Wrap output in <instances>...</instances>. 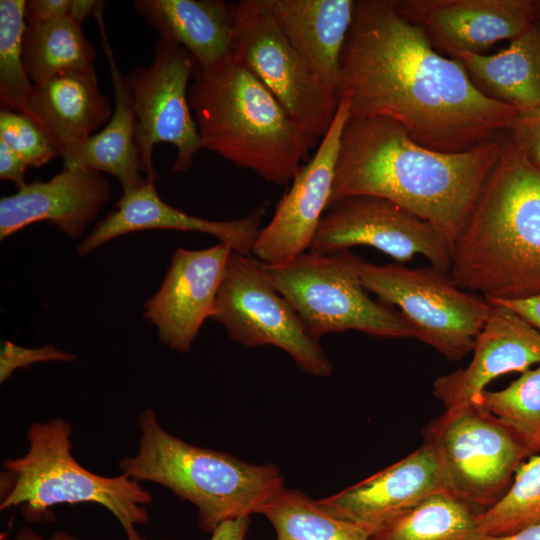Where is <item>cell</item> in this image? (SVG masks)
<instances>
[{"mask_svg": "<svg viewBox=\"0 0 540 540\" xmlns=\"http://www.w3.org/2000/svg\"><path fill=\"white\" fill-rule=\"evenodd\" d=\"M350 118L386 117L420 145L468 151L508 130L519 114L482 94L457 59L440 54L395 0H357L340 60L338 96Z\"/></svg>", "mask_w": 540, "mask_h": 540, "instance_id": "6da1fadb", "label": "cell"}, {"mask_svg": "<svg viewBox=\"0 0 540 540\" xmlns=\"http://www.w3.org/2000/svg\"><path fill=\"white\" fill-rule=\"evenodd\" d=\"M501 136L468 151L441 152L415 142L392 119L349 118L328 207L350 196L385 198L435 226L452 250L497 161Z\"/></svg>", "mask_w": 540, "mask_h": 540, "instance_id": "7a4b0ae2", "label": "cell"}, {"mask_svg": "<svg viewBox=\"0 0 540 540\" xmlns=\"http://www.w3.org/2000/svg\"><path fill=\"white\" fill-rule=\"evenodd\" d=\"M450 280L485 299L540 294V168L508 136L452 250Z\"/></svg>", "mask_w": 540, "mask_h": 540, "instance_id": "3957f363", "label": "cell"}, {"mask_svg": "<svg viewBox=\"0 0 540 540\" xmlns=\"http://www.w3.org/2000/svg\"><path fill=\"white\" fill-rule=\"evenodd\" d=\"M202 148L268 182L294 179L317 143L231 54L198 68L188 92Z\"/></svg>", "mask_w": 540, "mask_h": 540, "instance_id": "277c9868", "label": "cell"}, {"mask_svg": "<svg viewBox=\"0 0 540 540\" xmlns=\"http://www.w3.org/2000/svg\"><path fill=\"white\" fill-rule=\"evenodd\" d=\"M137 425V451L119 461L121 473L161 485L190 502L203 532L211 533L226 520L259 514L285 489L275 465L248 463L192 445L163 428L153 409L140 413Z\"/></svg>", "mask_w": 540, "mask_h": 540, "instance_id": "5b68a950", "label": "cell"}, {"mask_svg": "<svg viewBox=\"0 0 540 540\" xmlns=\"http://www.w3.org/2000/svg\"><path fill=\"white\" fill-rule=\"evenodd\" d=\"M72 427L62 417L31 423L25 454L2 461L0 510L20 507L28 522L52 518L57 505L97 504L119 522L126 540H146L137 530L149 522V491L120 473L107 477L81 466L72 455Z\"/></svg>", "mask_w": 540, "mask_h": 540, "instance_id": "8992f818", "label": "cell"}, {"mask_svg": "<svg viewBox=\"0 0 540 540\" xmlns=\"http://www.w3.org/2000/svg\"><path fill=\"white\" fill-rule=\"evenodd\" d=\"M363 259L349 251L304 252L278 264H264L269 279L316 340L355 330L380 338H410L401 314L373 300L363 286Z\"/></svg>", "mask_w": 540, "mask_h": 540, "instance_id": "52a82bcc", "label": "cell"}, {"mask_svg": "<svg viewBox=\"0 0 540 540\" xmlns=\"http://www.w3.org/2000/svg\"><path fill=\"white\" fill-rule=\"evenodd\" d=\"M360 276L367 291L399 309L413 337L450 360H460L473 350L490 314L491 304L485 298L457 287L447 274L432 267L362 260Z\"/></svg>", "mask_w": 540, "mask_h": 540, "instance_id": "ba28073f", "label": "cell"}, {"mask_svg": "<svg viewBox=\"0 0 540 540\" xmlns=\"http://www.w3.org/2000/svg\"><path fill=\"white\" fill-rule=\"evenodd\" d=\"M231 56L260 80L317 143L326 135L339 97L314 74L277 23L271 0L233 4Z\"/></svg>", "mask_w": 540, "mask_h": 540, "instance_id": "9c48e42d", "label": "cell"}, {"mask_svg": "<svg viewBox=\"0 0 540 540\" xmlns=\"http://www.w3.org/2000/svg\"><path fill=\"white\" fill-rule=\"evenodd\" d=\"M211 318L234 342L278 347L310 375L327 377L333 372L319 341L273 286L264 263L250 254H230Z\"/></svg>", "mask_w": 540, "mask_h": 540, "instance_id": "30bf717a", "label": "cell"}, {"mask_svg": "<svg viewBox=\"0 0 540 540\" xmlns=\"http://www.w3.org/2000/svg\"><path fill=\"white\" fill-rule=\"evenodd\" d=\"M425 431L445 490L477 514L504 495L528 457L515 437L479 406L445 411Z\"/></svg>", "mask_w": 540, "mask_h": 540, "instance_id": "8fae6325", "label": "cell"}, {"mask_svg": "<svg viewBox=\"0 0 540 540\" xmlns=\"http://www.w3.org/2000/svg\"><path fill=\"white\" fill-rule=\"evenodd\" d=\"M149 66L138 65L125 76L136 117V143L142 172L156 183L153 148L169 143L177 149L173 173L188 170L202 149L197 123L189 105V80L199 68L182 46L159 38Z\"/></svg>", "mask_w": 540, "mask_h": 540, "instance_id": "7c38bea8", "label": "cell"}, {"mask_svg": "<svg viewBox=\"0 0 540 540\" xmlns=\"http://www.w3.org/2000/svg\"><path fill=\"white\" fill-rule=\"evenodd\" d=\"M354 246L374 247L397 263L421 255L447 275L451 269V245L445 236L428 221L381 197L350 196L329 206L310 250L335 253Z\"/></svg>", "mask_w": 540, "mask_h": 540, "instance_id": "4fadbf2b", "label": "cell"}, {"mask_svg": "<svg viewBox=\"0 0 540 540\" xmlns=\"http://www.w3.org/2000/svg\"><path fill=\"white\" fill-rule=\"evenodd\" d=\"M349 118L350 101L341 96L334 120L316 152L301 167L270 222L258 233L251 253L262 263H282L310 249L329 205L340 140Z\"/></svg>", "mask_w": 540, "mask_h": 540, "instance_id": "5bb4252c", "label": "cell"}, {"mask_svg": "<svg viewBox=\"0 0 540 540\" xmlns=\"http://www.w3.org/2000/svg\"><path fill=\"white\" fill-rule=\"evenodd\" d=\"M399 13L420 26L432 46L456 59L487 54L497 42L517 38L537 19L532 0H395Z\"/></svg>", "mask_w": 540, "mask_h": 540, "instance_id": "9a60e30c", "label": "cell"}, {"mask_svg": "<svg viewBox=\"0 0 540 540\" xmlns=\"http://www.w3.org/2000/svg\"><path fill=\"white\" fill-rule=\"evenodd\" d=\"M232 249L219 242L201 250L178 248L158 291L145 303L144 318L170 349L190 350L203 323L211 318Z\"/></svg>", "mask_w": 540, "mask_h": 540, "instance_id": "2e32d148", "label": "cell"}, {"mask_svg": "<svg viewBox=\"0 0 540 540\" xmlns=\"http://www.w3.org/2000/svg\"><path fill=\"white\" fill-rule=\"evenodd\" d=\"M489 303L470 363L434 381L433 394L445 411L474 406L492 380L540 363V332L512 309Z\"/></svg>", "mask_w": 540, "mask_h": 540, "instance_id": "e0dca14e", "label": "cell"}, {"mask_svg": "<svg viewBox=\"0 0 540 540\" xmlns=\"http://www.w3.org/2000/svg\"><path fill=\"white\" fill-rule=\"evenodd\" d=\"M446 491L435 449L428 442L367 479L317 500L330 514L372 533L430 496Z\"/></svg>", "mask_w": 540, "mask_h": 540, "instance_id": "ac0fdd59", "label": "cell"}, {"mask_svg": "<svg viewBox=\"0 0 540 540\" xmlns=\"http://www.w3.org/2000/svg\"><path fill=\"white\" fill-rule=\"evenodd\" d=\"M110 197L109 180L94 171L64 169L48 181L26 182L0 200V239L40 221L78 239Z\"/></svg>", "mask_w": 540, "mask_h": 540, "instance_id": "d6986e66", "label": "cell"}, {"mask_svg": "<svg viewBox=\"0 0 540 540\" xmlns=\"http://www.w3.org/2000/svg\"><path fill=\"white\" fill-rule=\"evenodd\" d=\"M156 183L147 181L140 188L116 202L115 210L99 221L94 230L78 245L77 252L86 256L104 243L121 235L142 230H178L206 233L229 246L233 252L248 255L260 231L265 214L258 207L247 216L231 221H215L190 215L163 201Z\"/></svg>", "mask_w": 540, "mask_h": 540, "instance_id": "ffe728a7", "label": "cell"}, {"mask_svg": "<svg viewBox=\"0 0 540 540\" xmlns=\"http://www.w3.org/2000/svg\"><path fill=\"white\" fill-rule=\"evenodd\" d=\"M29 108L61 157L106 125L113 114L109 98L100 91L94 66L33 85Z\"/></svg>", "mask_w": 540, "mask_h": 540, "instance_id": "44dd1931", "label": "cell"}, {"mask_svg": "<svg viewBox=\"0 0 540 540\" xmlns=\"http://www.w3.org/2000/svg\"><path fill=\"white\" fill-rule=\"evenodd\" d=\"M103 6L94 15L99 22L115 97L109 122L99 132L69 148L63 155L64 169L106 173L118 179L123 194L144 185L139 149L136 143V117L130 91L119 70L103 24Z\"/></svg>", "mask_w": 540, "mask_h": 540, "instance_id": "7402d4cb", "label": "cell"}, {"mask_svg": "<svg viewBox=\"0 0 540 540\" xmlns=\"http://www.w3.org/2000/svg\"><path fill=\"white\" fill-rule=\"evenodd\" d=\"M355 2L271 0L282 31L318 79L337 96L340 60L353 22Z\"/></svg>", "mask_w": 540, "mask_h": 540, "instance_id": "603a6c76", "label": "cell"}, {"mask_svg": "<svg viewBox=\"0 0 540 540\" xmlns=\"http://www.w3.org/2000/svg\"><path fill=\"white\" fill-rule=\"evenodd\" d=\"M137 13L159 38L185 48L206 68L231 54L233 4L221 0H136Z\"/></svg>", "mask_w": 540, "mask_h": 540, "instance_id": "cb8c5ba5", "label": "cell"}, {"mask_svg": "<svg viewBox=\"0 0 540 540\" xmlns=\"http://www.w3.org/2000/svg\"><path fill=\"white\" fill-rule=\"evenodd\" d=\"M485 96L527 113L540 107V21L495 54L462 53L456 58Z\"/></svg>", "mask_w": 540, "mask_h": 540, "instance_id": "d4e9b609", "label": "cell"}, {"mask_svg": "<svg viewBox=\"0 0 540 540\" xmlns=\"http://www.w3.org/2000/svg\"><path fill=\"white\" fill-rule=\"evenodd\" d=\"M22 57L25 71L34 85L54 76L90 68L96 50L81 25L70 17L40 24H26Z\"/></svg>", "mask_w": 540, "mask_h": 540, "instance_id": "484cf974", "label": "cell"}, {"mask_svg": "<svg viewBox=\"0 0 540 540\" xmlns=\"http://www.w3.org/2000/svg\"><path fill=\"white\" fill-rule=\"evenodd\" d=\"M477 513L447 491L381 525L370 540H481Z\"/></svg>", "mask_w": 540, "mask_h": 540, "instance_id": "4316f807", "label": "cell"}, {"mask_svg": "<svg viewBox=\"0 0 540 540\" xmlns=\"http://www.w3.org/2000/svg\"><path fill=\"white\" fill-rule=\"evenodd\" d=\"M276 540H370L372 531L325 511L298 489L285 488L260 510Z\"/></svg>", "mask_w": 540, "mask_h": 540, "instance_id": "83f0119b", "label": "cell"}, {"mask_svg": "<svg viewBox=\"0 0 540 540\" xmlns=\"http://www.w3.org/2000/svg\"><path fill=\"white\" fill-rule=\"evenodd\" d=\"M474 406L502 424L528 457L540 454V363L501 390L486 389Z\"/></svg>", "mask_w": 540, "mask_h": 540, "instance_id": "f1b7e54d", "label": "cell"}, {"mask_svg": "<svg viewBox=\"0 0 540 540\" xmlns=\"http://www.w3.org/2000/svg\"><path fill=\"white\" fill-rule=\"evenodd\" d=\"M476 519L484 536L509 535L540 523V454L518 466L504 495Z\"/></svg>", "mask_w": 540, "mask_h": 540, "instance_id": "f546056e", "label": "cell"}, {"mask_svg": "<svg viewBox=\"0 0 540 540\" xmlns=\"http://www.w3.org/2000/svg\"><path fill=\"white\" fill-rule=\"evenodd\" d=\"M25 3L26 0L0 1V106L31 117L29 97L34 84L22 57Z\"/></svg>", "mask_w": 540, "mask_h": 540, "instance_id": "4dcf8cb0", "label": "cell"}, {"mask_svg": "<svg viewBox=\"0 0 540 540\" xmlns=\"http://www.w3.org/2000/svg\"><path fill=\"white\" fill-rule=\"evenodd\" d=\"M0 141L17 153L28 167H41L60 156L42 128L23 113L0 110Z\"/></svg>", "mask_w": 540, "mask_h": 540, "instance_id": "1f68e13d", "label": "cell"}, {"mask_svg": "<svg viewBox=\"0 0 540 540\" xmlns=\"http://www.w3.org/2000/svg\"><path fill=\"white\" fill-rule=\"evenodd\" d=\"M75 359V354L60 350L52 345L26 348L5 340L0 350V383H4L19 368H28L39 362H70Z\"/></svg>", "mask_w": 540, "mask_h": 540, "instance_id": "d6a6232c", "label": "cell"}, {"mask_svg": "<svg viewBox=\"0 0 540 540\" xmlns=\"http://www.w3.org/2000/svg\"><path fill=\"white\" fill-rule=\"evenodd\" d=\"M505 132L525 156L540 168V107L527 113H519Z\"/></svg>", "mask_w": 540, "mask_h": 540, "instance_id": "836d02e7", "label": "cell"}, {"mask_svg": "<svg viewBox=\"0 0 540 540\" xmlns=\"http://www.w3.org/2000/svg\"><path fill=\"white\" fill-rule=\"evenodd\" d=\"M71 0H26V24H40L69 17Z\"/></svg>", "mask_w": 540, "mask_h": 540, "instance_id": "e575fe53", "label": "cell"}, {"mask_svg": "<svg viewBox=\"0 0 540 540\" xmlns=\"http://www.w3.org/2000/svg\"><path fill=\"white\" fill-rule=\"evenodd\" d=\"M28 165L6 144L0 141V179L13 182L18 188L26 184Z\"/></svg>", "mask_w": 540, "mask_h": 540, "instance_id": "d590c367", "label": "cell"}, {"mask_svg": "<svg viewBox=\"0 0 540 540\" xmlns=\"http://www.w3.org/2000/svg\"><path fill=\"white\" fill-rule=\"evenodd\" d=\"M486 301L498 303L512 309L540 332V294L525 299H486Z\"/></svg>", "mask_w": 540, "mask_h": 540, "instance_id": "8d00e7d4", "label": "cell"}, {"mask_svg": "<svg viewBox=\"0 0 540 540\" xmlns=\"http://www.w3.org/2000/svg\"><path fill=\"white\" fill-rule=\"evenodd\" d=\"M249 517L223 521L212 532L210 540H245Z\"/></svg>", "mask_w": 540, "mask_h": 540, "instance_id": "74e56055", "label": "cell"}, {"mask_svg": "<svg viewBox=\"0 0 540 540\" xmlns=\"http://www.w3.org/2000/svg\"><path fill=\"white\" fill-rule=\"evenodd\" d=\"M0 540H85L65 531H57L49 537H44L29 526L21 527L14 537H10L9 533L2 532Z\"/></svg>", "mask_w": 540, "mask_h": 540, "instance_id": "f35d334b", "label": "cell"}, {"mask_svg": "<svg viewBox=\"0 0 540 540\" xmlns=\"http://www.w3.org/2000/svg\"><path fill=\"white\" fill-rule=\"evenodd\" d=\"M98 4L99 1L95 0H71L69 17L82 25L89 15L94 14Z\"/></svg>", "mask_w": 540, "mask_h": 540, "instance_id": "ab89813d", "label": "cell"}, {"mask_svg": "<svg viewBox=\"0 0 540 540\" xmlns=\"http://www.w3.org/2000/svg\"><path fill=\"white\" fill-rule=\"evenodd\" d=\"M481 540H540V523L504 536H484Z\"/></svg>", "mask_w": 540, "mask_h": 540, "instance_id": "60d3db41", "label": "cell"}, {"mask_svg": "<svg viewBox=\"0 0 540 540\" xmlns=\"http://www.w3.org/2000/svg\"><path fill=\"white\" fill-rule=\"evenodd\" d=\"M536 15L540 19V2H536Z\"/></svg>", "mask_w": 540, "mask_h": 540, "instance_id": "b9f144b4", "label": "cell"}, {"mask_svg": "<svg viewBox=\"0 0 540 540\" xmlns=\"http://www.w3.org/2000/svg\"><path fill=\"white\" fill-rule=\"evenodd\" d=\"M162 540H166V539H162Z\"/></svg>", "mask_w": 540, "mask_h": 540, "instance_id": "7bdbcfd3", "label": "cell"}]
</instances>
